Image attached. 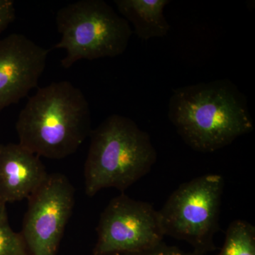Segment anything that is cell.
<instances>
[{
  "label": "cell",
  "mask_w": 255,
  "mask_h": 255,
  "mask_svg": "<svg viewBox=\"0 0 255 255\" xmlns=\"http://www.w3.org/2000/svg\"><path fill=\"white\" fill-rule=\"evenodd\" d=\"M73 184L63 174H48L28 198L21 233L30 255H56L75 203Z\"/></svg>",
  "instance_id": "52a82bcc"
},
{
  "label": "cell",
  "mask_w": 255,
  "mask_h": 255,
  "mask_svg": "<svg viewBox=\"0 0 255 255\" xmlns=\"http://www.w3.org/2000/svg\"><path fill=\"white\" fill-rule=\"evenodd\" d=\"M217 255H255V226L243 220L233 221Z\"/></svg>",
  "instance_id": "8fae6325"
},
{
  "label": "cell",
  "mask_w": 255,
  "mask_h": 255,
  "mask_svg": "<svg viewBox=\"0 0 255 255\" xmlns=\"http://www.w3.org/2000/svg\"><path fill=\"white\" fill-rule=\"evenodd\" d=\"M48 174L40 157L21 144H0V202L27 199Z\"/></svg>",
  "instance_id": "9c48e42d"
},
{
  "label": "cell",
  "mask_w": 255,
  "mask_h": 255,
  "mask_svg": "<svg viewBox=\"0 0 255 255\" xmlns=\"http://www.w3.org/2000/svg\"><path fill=\"white\" fill-rule=\"evenodd\" d=\"M49 52L21 33L0 39V112L38 86Z\"/></svg>",
  "instance_id": "ba28073f"
},
{
  "label": "cell",
  "mask_w": 255,
  "mask_h": 255,
  "mask_svg": "<svg viewBox=\"0 0 255 255\" xmlns=\"http://www.w3.org/2000/svg\"><path fill=\"white\" fill-rule=\"evenodd\" d=\"M94 255L134 254L153 249L164 237L158 211L122 193L101 214Z\"/></svg>",
  "instance_id": "8992f818"
},
{
  "label": "cell",
  "mask_w": 255,
  "mask_h": 255,
  "mask_svg": "<svg viewBox=\"0 0 255 255\" xmlns=\"http://www.w3.org/2000/svg\"><path fill=\"white\" fill-rule=\"evenodd\" d=\"M15 18L16 9L14 1L12 0H0V36L14 21Z\"/></svg>",
  "instance_id": "4fadbf2b"
},
{
  "label": "cell",
  "mask_w": 255,
  "mask_h": 255,
  "mask_svg": "<svg viewBox=\"0 0 255 255\" xmlns=\"http://www.w3.org/2000/svg\"><path fill=\"white\" fill-rule=\"evenodd\" d=\"M91 122L81 90L68 81L53 82L38 88L18 114V143L38 157L65 158L90 136Z\"/></svg>",
  "instance_id": "7a4b0ae2"
},
{
  "label": "cell",
  "mask_w": 255,
  "mask_h": 255,
  "mask_svg": "<svg viewBox=\"0 0 255 255\" xmlns=\"http://www.w3.org/2000/svg\"><path fill=\"white\" fill-rule=\"evenodd\" d=\"M168 117L193 150L213 152L254 129L246 97L227 79L179 87Z\"/></svg>",
  "instance_id": "6da1fadb"
},
{
  "label": "cell",
  "mask_w": 255,
  "mask_h": 255,
  "mask_svg": "<svg viewBox=\"0 0 255 255\" xmlns=\"http://www.w3.org/2000/svg\"><path fill=\"white\" fill-rule=\"evenodd\" d=\"M223 189L224 179L216 174L181 184L158 211L164 236L187 242L196 255L215 251Z\"/></svg>",
  "instance_id": "5b68a950"
},
{
  "label": "cell",
  "mask_w": 255,
  "mask_h": 255,
  "mask_svg": "<svg viewBox=\"0 0 255 255\" xmlns=\"http://www.w3.org/2000/svg\"><path fill=\"white\" fill-rule=\"evenodd\" d=\"M90 136L84 172L90 197L106 188L124 193L148 173L157 160L150 135L124 116L107 117Z\"/></svg>",
  "instance_id": "3957f363"
},
{
  "label": "cell",
  "mask_w": 255,
  "mask_h": 255,
  "mask_svg": "<svg viewBox=\"0 0 255 255\" xmlns=\"http://www.w3.org/2000/svg\"><path fill=\"white\" fill-rule=\"evenodd\" d=\"M123 255H196L194 253H184L175 247L165 246L163 243L153 249L142 252V253H134V254Z\"/></svg>",
  "instance_id": "5bb4252c"
},
{
  "label": "cell",
  "mask_w": 255,
  "mask_h": 255,
  "mask_svg": "<svg viewBox=\"0 0 255 255\" xmlns=\"http://www.w3.org/2000/svg\"><path fill=\"white\" fill-rule=\"evenodd\" d=\"M56 25L61 38L56 49L70 68L81 60L114 58L123 54L132 34L130 23L103 0H80L58 10Z\"/></svg>",
  "instance_id": "277c9868"
},
{
  "label": "cell",
  "mask_w": 255,
  "mask_h": 255,
  "mask_svg": "<svg viewBox=\"0 0 255 255\" xmlns=\"http://www.w3.org/2000/svg\"><path fill=\"white\" fill-rule=\"evenodd\" d=\"M0 255H30L20 233L11 229L6 204L0 202Z\"/></svg>",
  "instance_id": "7c38bea8"
},
{
  "label": "cell",
  "mask_w": 255,
  "mask_h": 255,
  "mask_svg": "<svg viewBox=\"0 0 255 255\" xmlns=\"http://www.w3.org/2000/svg\"><path fill=\"white\" fill-rule=\"evenodd\" d=\"M169 0H115L121 16L131 23L140 39L147 41L168 33L170 25L164 15Z\"/></svg>",
  "instance_id": "30bf717a"
}]
</instances>
